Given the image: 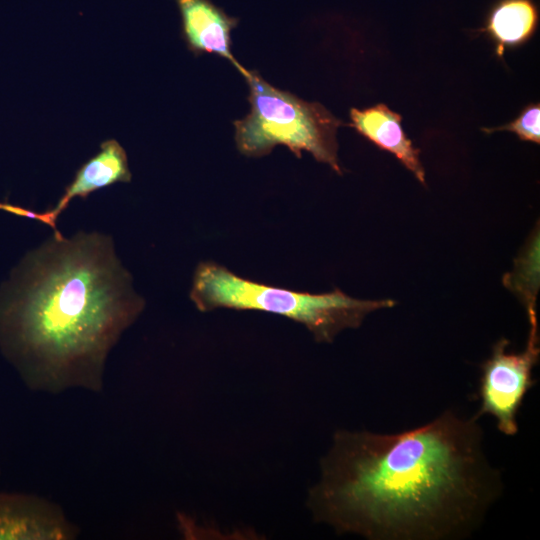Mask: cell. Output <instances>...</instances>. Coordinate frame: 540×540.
Wrapping results in <instances>:
<instances>
[{
    "mask_svg": "<svg viewBox=\"0 0 540 540\" xmlns=\"http://www.w3.org/2000/svg\"><path fill=\"white\" fill-rule=\"evenodd\" d=\"M249 87L250 112L234 121L238 151L262 157L276 145L298 158L303 151L341 174L336 133L342 122L318 102H308L265 81L256 70L241 74Z\"/></svg>",
    "mask_w": 540,
    "mask_h": 540,
    "instance_id": "obj_4",
    "label": "cell"
},
{
    "mask_svg": "<svg viewBox=\"0 0 540 540\" xmlns=\"http://www.w3.org/2000/svg\"><path fill=\"white\" fill-rule=\"evenodd\" d=\"M538 235L532 240L522 257L519 258L518 268L516 273L511 274L510 280L506 283L508 287L517 291L526 305L528 320L537 319L536 315V295L538 289Z\"/></svg>",
    "mask_w": 540,
    "mask_h": 540,
    "instance_id": "obj_11",
    "label": "cell"
},
{
    "mask_svg": "<svg viewBox=\"0 0 540 540\" xmlns=\"http://www.w3.org/2000/svg\"><path fill=\"white\" fill-rule=\"evenodd\" d=\"M181 18V35L195 55L216 54L228 60L241 74L244 68L233 56L231 32L239 19L229 16L211 0H176Z\"/></svg>",
    "mask_w": 540,
    "mask_h": 540,
    "instance_id": "obj_7",
    "label": "cell"
},
{
    "mask_svg": "<svg viewBox=\"0 0 540 540\" xmlns=\"http://www.w3.org/2000/svg\"><path fill=\"white\" fill-rule=\"evenodd\" d=\"M190 299L200 312L228 308L283 316L305 326L319 343H331L343 330L358 328L368 314L395 305L391 299H356L339 289L321 294L284 289L211 261L197 265Z\"/></svg>",
    "mask_w": 540,
    "mask_h": 540,
    "instance_id": "obj_3",
    "label": "cell"
},
{
    "mask_svg": "<svg viewBox=\"0 0 540 540\" xmlns=\"http://www.w3.org/2000/svg\"><path fill=\"white\" fill-rule=\"evenodd\" d=\"M538 12L531 0H502L491 11L485 31L497 44L502 55L506 46L526 42L535 32Z\"/></svg>",
    "mask_w": 540,
    "mask_h": 540,
    "instance_id": "obj_10",
    "label": "cell"
},
{
    "mask_svg": "<svg viewBox=\"0 0 540 540\" xmlns=\"http://www.w3.org/2000/svg\"><path fill=\"white\" fill-rule=\"evenodd\" d=\"M350 119L349 125L360 135L378 148L395 155L420 183L425 184V170L419 158L420 150L406 136L400 114L380 103L362 110L351 108Z\"/></svg>",
    "mask_w": 540,
    "mask_h": 540,
    "instance_id": "obj_9",
    "label": "cell"
},
{
    "mask_svg": "<svg viewBox=\"0 0 540 540\" xmlns=\"http://www.w3.org/2000/svg\"><path fill=\"white\" fill-rule=\"evenodd\" d=\"M79 533L59 504L36 494L0 491V540H73Z\"/></svg>",
    "mask_w": 540,
    "mask_h": 540,
    "instance_id": "obj_6",
    "label": "cell"
},
{
    "mask_svg": "<svg viewBox=\"0 0 540 540\" xmlns=\"http://www.w3.org/2000/svg\"><path fill=\"white\" fill-rule=\"evenodd\" d=\"M476 414L393 434L338 430L309 490L313 519L368 540L471 536L503 490Z\"/></svg>",
    "mask_w": 540,
    "mask_h": 540,
    "instance_id": "obj_1",
    "label": "cell"
},
{
    "mask_svg": "<svg viewBox=\"0 0 540 540\" xmlns=\"http://www.w3.org/2000/svg\"><path fill=\"white\" fill-rule=\"evenodd\" d=\"M144 307L110 236L53 233L0 288V351L31 391L101 393L108 356Z\"/></svg>",
    "mask_w": 540,
    "mask_h": 540,
    "instance_id": "obj_2",
    "label": "cell"
},
{
    "mask_svg": "<svg viewBox=\"0 0 540 540\" xmlns=\"http://www.w3.org/2000/svg\"><path fill=\"white\" fill-rule=\"evenodd\" d=\"M132 173L123 146L115 139L101 143L100 150L76 171L55 206L49 209L57 222L59 215L74 198L86 199L90 194L116 183H129Z\"/></svg>",
    "mask_w": 540,
    "mask_h": 540,
    "instance_id": "obj_8",
    "label": "cell"
},
{
    "mask_svg": "<svg viewBox=\"0 0 540 540\" xmlns=\"http://www.w3.org/2000/svg\"><path fill=\"white\" fill-rule=\"evenodd\" d=\"M508 346L507 339H500L481 366V405L476 416H492L501 433L514 436L518 433L517 416L522 402L535 383L532 370L540 354L538 324H530L528 341L522 352H508Z\"/></svg>",
    "mask_w": 540,
    "mask_h": 540,
    "instance_id": "obj_5",
    "label": "cell"
},
{
    "mask_svg": "<svg viewBox=\"0 0 540 540\" xmlns=\"http://www.w3.org/2000/svg\"><path fill=\"white\" fill-rule=\"evenodd\" d=\"M539 119V104H531L526 106L514 121L504 126L496 128H482V130L486 133H493L496 131H510L515 133L522 141H529L539 144Z\"/></svg>",
    "mask_w": 540,
    "mask_h": 540,
    "instance_id": "obj_12",
    "label": "cell"
}]
</instances>
